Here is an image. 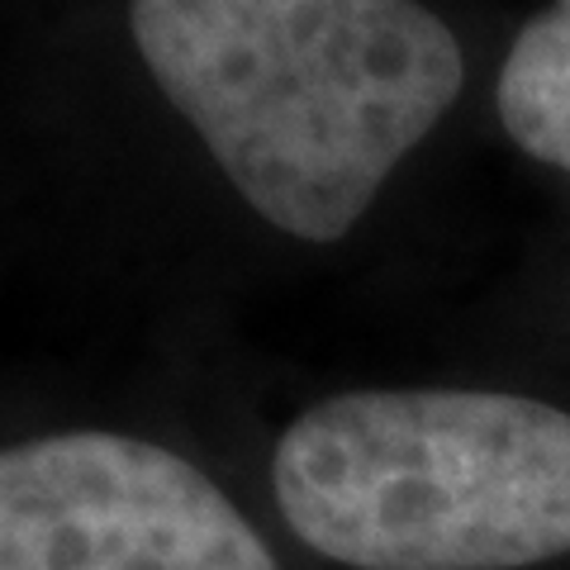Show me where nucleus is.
Instances as JSON below:
<instances>
[{
    "mask_svg": "<svg viewBox=\"0 0 570 570\" xmlns=\"http://www.w3.org/2000/svg\"><path fill=\"white\" fill-rule=\"evenodd\" d=\"M163 96L272 228L337 243L466 81L419 0H129Z\"/></svg>",
    "mask_w": 570,
    "mask_h": 570,
    "instance_id": "f257e3e1",
    "label": "nucleus"
},
{
    "mask_svg": "<svg viewBox=\"0 0 570 570\" xmlns=\"http://www.w3.org/2000/svg\"><path fill=\"white\" fill-rule=\"evenodd\" d=\"M272 509L328 570H561L570 409L513 390H337L276 438Z\"/></svg>",
    "mask_w": 570,
    "mask_h": 570,
    "instance_id": "f03ea898",
    "label": "nucleus"
},
{
    "mask_svg": "<svg viewBox=\"0 0 570 570\" xmlns=\"http://www.w3.org/2000/svg\"><path fill=\"white\" fill-rule=\"evenodd\" d=\"M0 570H285V557L167 442L67 428L0 448Z\"/></svg>",
    "mask_w": 570,
    "mask_h": 570,
    "instance_id": "7ed1b4c3",
    "label": "nucleus"
},
{
    "mask_svg": "<svg viewBox=\"0 0 570 570\" xmlns=\"http://www.w3.org/2000/svg\"><path fill=\"white\" fill-rule=\"evenodd\" d=\"M499 119L528 157L570 171V0L519 29L499 71Z\"/></svg>",
    "mask_w": 570,
    "mask_h": 570,
    "instance_id": "20e7f679",
    "label": "nucleus"
}]
</instances>
